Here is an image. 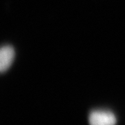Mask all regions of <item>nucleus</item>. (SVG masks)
Masks as SVG:
<instances>
[{
	"label": "nucleus",
	"mask_w": 125,
	"mask_h": 125,
	"mask_svg": "<svg viewBox=\"0 0 125 125\" xmlns=\"http://www.w3.org/2000/svg\"><path fill=\"white\" fill-rule=\"evenodd\" d=\"M117 119L114 113L106 110H95L89 116V125H115Z\"/></svg>",
	"instance_id": "1"
},
{
	"label": "nucleus",
	"mask_w": 125,
	"mask_h": 125,
	"mask_svg": "<svg viewBox=\"0 0 125 125\" xmlns=\"http://www.w3.org/2000/svg\"><path fill=\"white\" fill-rule=\"evenodd\" d=\"M15 58V51L11 46H3L0 51V71L5 72L11 67Z\"/></svg>",
	"instance_id": "2"
}]
</instances>
